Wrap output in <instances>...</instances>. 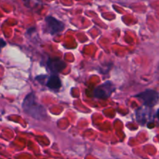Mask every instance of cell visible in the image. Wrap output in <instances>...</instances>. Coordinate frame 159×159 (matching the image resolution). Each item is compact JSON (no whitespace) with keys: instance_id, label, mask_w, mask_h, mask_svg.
Wrapping results in <instances>:
<instances>
[{"instance_id":"obj_1","label":"cell","mask_w":159,"mask_h":159,"mask_svg":"<svg viewBox=\"0 0 159 159\" xmlns=\"http://www.w3.org/2000/svg\"><path fill=\"white\" fill-rule=\"evenodd\" d=\"M23 108L25 113L34 119L43 120L47 116L46 110L37 101V99L33 93L26 96L23 103Z\"/></svg>"},{"instance_id":"obj_2","label":"cell","mask_w":159,"mask_h":159,"mask_svg":"<svg viewBox=\"0 0 159 159\" xmlns=\"http://www.w3.org/2000/svg\"><path fill=\"white\" fill-rule=\"evenodd\" d=\"M137 98L142 100L143 103L147 107H153L158 103L159 100V95L156 91L152 89H148L137 95Z\"/></svg>"},{"instance_id":"obj_3","label":"cell","mask_w":159,"mask_h":159,"mask_svg":"<svg viewBox=\"0 0 159 159\" xmlns=\"http://www.w3.org/2000/svg\"><path fill=\"white\" fill-rule=\"evenodd\" d=\"M114 90L115 87L113 84L110 81H107L105 83L96 87L93 92V95L95 97L98 98V99H105L110 97V95Z\"/></svg>"},{"instance_id":"obj_4","label":"cell","mask_w":159,"mask_h":159,"mask_svg":"<svg viewBox=\"0 0 159 159\" xmlns=\"http://www.w3.org/2000/svg\"><path fill=\"white\" fill-rule=\"evenodd\" d=\"M45 22H46L47 29L51 35L60 34L65 29V24L53 16L46 17Z\"/></svg>"},{"instance_id":"obj_5","label":"cell","mask_w":159,"mask_h":159,"mask_svg":"<svg viewBox=\"0 0 159 159\" xmlns=\"http://www.w3.org/2000/svg\"><path fill=\"white\" fill-rule=\"evenodd\" d=\"M48 68H50V70L51 71V72L54 73H57L61 71V70H63L64 68L66 67V64L63 61L60 60V59H51L48 61Z\"/></svg>"},{"instance_id":"obj_6","label":"cell","mask_w":159,"mask_h":159,"mask_svg":"<svg viewBox=\"0 0 159 159\" xmlns=\"http://www.w3.org/2000/svg\"><path fill=\"white\" fill-rule=\"evenodd\" d=\"M47 85L49 89L52 90H57L61 88V82L60 79L58 76L55 74L51 75V77L49 78L48 81Z\"/></svg>"},{"instance_id":"obj_7","label":"cell","mask_w":159,"mask_h":159,"mask_svg":"<svg viewBox=\"0 0 159 159\" xmlns=\"http://www.w3.org/2000/svg\"><path fill=\"white\" fill-rule=\"evenodd\" d=\"M6 42H5L4 40H2V38H0V51H1V49L2 48H4L5 46H6Z\"/></svg>"},{"instance_id":"obj_8","label":"cell","mask_w":159,"mask_h":159,"mask_svg":"<svg viewBox=\"0 0 159 159\" xmlns=\"http://www.w3.org/2000/svg\"><path fill=\"white\" fill-rule=\"evenodd\" d=\"M157 116H158V118L159 120V110H158V111H157Z\"/></svg>"}]
</instances>
